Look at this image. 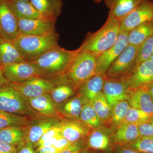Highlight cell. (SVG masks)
<instances>
[{"instance_id": "6da1fadb", "label": "cell", "mask_w": 153, "mask_h": 153, "mask_svg": "<svg viewBox=\"0 0 153 153\" xmlns=\"http://www.w3.org/2000/svg\"><path fill=\"white\" fill-rule=\"evenodd\" d=\"M76 53L60 46L50 49L36 60L30 62L35 66L41 77L56 79L66 73Z\"/></svg>"}, {"instance_id": "7a4b0ae2", "label": "cell", "mask_w": 153, "mask_h": 153, "mask_svg": "<svg viewBox=\"0 0 153 153\" xmlns=\"http://www.w3.org/2000/svg\"><path fill=\"white\" fill-rule=\"evenodd\" d=\"M120 33V22L108 16L100 29L94 33L87 34L77 49L90 52L97 57L114 45Z\"/></svg>"}, {"instance_id": "3957f363", "label": "cell", "mask_w": 153, "mask_h": 153, "mask_svg": "<svg viewBox=\"0 0 153 153\" xmlns=\"http://www.w3.org/2000/svg\"><path fill=\"white\" fill-rule=\"evenodd\" d=\"M59 37L56 31L44 36L19 34L13 44L27 62H32L59 46Z\"/></svg>"}, {"instance_id": "277c9868", "label": "cell", "mask_w": 153, "mask_h": 153, "mask_svg": "<svg viewBox=\"0 0 153 153\" xmlns=\"http://www.w3.org/2000/svg\"><path fill=\"white\" fill-rule=\"evenodd\" d=\"M97 57L90 52L76 49V53L65 74L60 79L79 87L96 74Z\"/></svg>"}, {"instance_id": "5b68a950", "label": "cell", "mask_w": 153, "mask_h": 153, "mask_svg": "<svg viewBox=\"0 0 153 153\" xmlns=\"http://www.w3.org/2000/svg\"><path fill=\"white\" fill-rule=\"evenodd\" d=\"M0 110L26 117L38 115L30 106L27 99L10 83L0 87Z\"/></svg>"}, {"instance_id": "8992f818", "label": "cell", "mask_w": 153, "mask_h": 153, "mask_svg": "<svg viewBox=\"0 0 153 153\" xmlns=\"http://www.w3.org/2000/svg\"><path fill=\"white\" fill-rule=\"evenodd\" d=\"M138 47L128 45L108 69L105 77L122 79L127 76L135 67Z\"/></svg>"}, {"instance_id": "52a82bcc", "label": "cell", "mask_w": 153, "mask_h": 153, "mask_svg": "<svg viewBox=\"0 0 153 153\" xmlns=\"http://www.w3.org/2000/svg\"><path fill=\"white\" fill-rule=\"evenodd\" d=\"M10 83L27 99L49 93L57 84L56 81L41 76L33 77L19 83Z\"/></svg>"}, {"instance_id": "ba28073f", "label": "cell", "mask_w": 153, "mask_h": 153, "mask_svg": "<svg viewBox=\"0 0 153 153\" xmlns=\"http://www.w3.org/2000/svg\"><path fill=\"white\" fill-rule=\"evenodd\" d=\"M0 34L4 40L13 43L19 35V19L12 10L10 0H0Z\"/></svg>"}, {"instance_id": "9c48e42d", "label": "cell", "mask_w": 153, "mask_h": 153, "mask_svg": "<svg viewBox=\"0 0 153 153\" xmlns=\"http://www.w3.org/2000/svg\"><path fill=\"white\" fill-rule=\"evenodd\" d=\"M153 20V1L143 0L127 16L120 22V32H129Z\"/></svg>"}, {"instance_id": "30bf717a", "label": "cell", "mask_w": 153, "mask_h": 153, "mask_svg": "<svg viewBox=\"0 0 153 153\" xmlns=\"http://www.w3.org/2000/svg\"><path fill=\"white\" fill-rule=\"evenodd\" d=\"M128 33V32L120 33L114 45L97 57L96 74L105 75L114 61L127 47Z\"/></svg>"}, {"instance_id": "8fae6325", "label": "cell", "mask_w": 153, "mask_h": 153, "mask_svg": "<svg viewBox=\"0 0 153 153\" xmlns=\"http://www.w3.org/2000/svg\"><path fill=\"white\" fill-rule=\"evenodd\" d=\"M130 91L127 82L124 78L105 77L102 92L111 108L119 102L128 100Z\"/></svg>"}, {"instance_id": "7c38bea8", "label": "cell", "mask_w": 153, "mask_h": 153, "mask_svg": "<svg viewBox=\"0 0 153 153\" xmlns=\"http://www.w3.org/2000/svg\"><path fill=\"white\" fill-rule=\"evenodd\" d=\"M57 19H19V34L27 36H44L55 31Z\"/></svg>"}, {"instance_id": "4fadbf2b", "label": "cell", "mask_w": 153, "mask_h": 153, "mask_svg": "<svg viewBox=\"0 0 153 153\" xmlns=\"http://www.w3.org/2000/svg\"><path fill=\"white\" fill-rule=\"evenodd\" d=\"M124 79L131 90L148 86L153 82V62L148 60L136 66Z\"/></svg>"}, {"instance_id": "5bb4252c", "label": "cell", "mask_w": 153, "mask_h": 153, "mask_svg": "<svg viewBox=\"0 0 153 153\" xmlns=\"http://www.w3.org/2000/svg\"><path fill=\"white\" fill-rule=\"evenodd\" d=\"M1 67L10 83H19L33 77L40 76L35 66L29 62L13 63Z\"/></svg>"}, {"instance_id": "9a60e30c", "label": "cell", "mask_w": 153, "mask_h": 153, "mask_svg": "<svg viewBox=\"0 0 153 153\" xmlns=\"http://www.w3.org/2000/svg\"><path fill=\"white\" fill-rule=\"evenodd\" d=\"M57 126L61 135L71 143L83 139L90 131L88 126L78 121H63Z\"/></svg>"}, {"instance_id": "2e32d148", "label": "cell", "mask_w": 153, "mask_h": 153, "mask_svg": "<svg viewBox=\"0 0 153 153\" xmlns=\"http://www.w3.org/2000/svg\"><path fill=\"white\" fill-rule=\"evenodd\" d=\"M143 0H104L109 9L108 16L120 22Z\"/></svg>"}, {"instance_id": "e0dca14e", "label": "cell", "mask_w": 153, "mask_h": 153, "mask_svg": "<svg viewBox=\"0 0 153 153\" xmlns=\"http://www.w3.org/2000/svg\"><path fill=\"white\" fill-rule=\"evenodd\" d=\"M128 100L132 107L153 115V100L148 86L131 90Z\"/></svg>"}, {"instance_id": "ac0fdd59", "label": "cell", "mask_w": 153, "mask_h": 153, "mask_svg": "<svg viewBox=\"0 0 153 153\" xmlns=\"http://www.w3.org/2000/svg\"><path fill=\"white\" fill-rule=\"evenodd\" d=\"M59 123V120L54 117H47L38 119L32 123L27 132L26 133L25 142L32 143L34 146L46 131Z\"/></svg>"}, {"instance_id": "d6986e66", "label": "cell", "mask_w": 153, "mask_h": 153, "mask_svg": "<svg viewBox=\"0 0 153 153\" xmlns=\"http://www.w3.org/2000/svg\"><path fill=\"white\" fill-rule=\"evenodd\" d=\"M10 1L12 10L18 19H54L41 14L30 2L17 0H10Z\"/></svg>"}, {"instance_id": "ffe728a7", "label": "cell", "mask_w": 153, "mask_h": 153, "mask_svg": "<svg viewBox=\"0 0 153 153\" xmlns=\"http://www.w3.org/2000/svg\"><path fill=\"white\" fill-rule=\"evenodd\" d=\"M27 100L32 109L37 113L46 117H54L57 109L49 93L46 94Z\"/></svg>"}, {"instance_id": "44dd1931", "label": "cell", "mask_w": 153, "mask_h": 153, "mask_svg": "<svg viewBox=\"0 0 153 153\" xmlns=\"http://www.w3.org/2000/svg\"><path fill=\"white\" fill-rule=\"evenodd\" d=\"M138 126L136 124L122 123L114 135V142L119 145H126L134 141L140 137Z\"/></svg>"}, {"instance_id": "7402d4cb", "label": "cell", "mask_w": 153, "mask_h": 153, "mask_svg": "<svg viewBox=\"0 0 153 153\" xmlns=\"http://www.w3.org/2000/svg\"><path fill=\"white\" fill-rule=\"evenodd\" d=\"M27 62L13 42L0 41V66L13 63Z\"/></svg>"}, {"instance_id": "603a6c76", "label": "cell", "mask_w": 153, "mask_h": 153, "mask_svg": "<svg viewBox=\"0 0 153 153\" xmlns=\"http://www.w3.org/2000/svg\"><path fill=\"white\" fill-rule=\"evenodd\" d=\"M105 75L96 74L82 84L79 88L87 102H90L102 91Z\"/></svg>"}, {"instance_id": "cb8c5ba5", "label": "cell", "mask_w": 153, "mask_h": 153, "mask_svg": "<svg viewBox=\"0 0 153 153\" xmlns=\"http://www.w3.org/2000/svg\"><path fill=\"white\" fill-rule=\"evenodd\" d=\"M30 2L41 14L57 19L62 13L63 0H31Z\"/></svg>"}, {"instance_id": "d4e9b609", "label": "cell", "mask_w": 153, "mask_h": 153, "mask_svg": "<svg viewBox=\"0 0 153 153\" xmlns=\"http://www.w3.org/2000/svg\"><path fill=\"white\" fill-rule=\"evenodd\" d=\"M153 35V20L140 25L129 31L128 45L138 47L145 40Z\"/></svg>"}, {"instance_id": "484cf974", "label": "cell", "mask_w": 153, "mask_h": 153, "mask_svg": "<svg viewBox=\"0 0 153 153\" xmlns=\"http://www.w3.org/2000/svg\"><path fill=\"white\" fill-rule=\"evenodd\" d=\"M23 129L20 127H9L0 130V142L16 146L23 145L26 138Z\"/></svg>"}, {"instance_id": "4316f807", "label": "cell", "mask_w": 153, "mask_h": 153, "mask_svg": "<svg viewBox=\"0 0 153 153\" xmlns=\"http://www.w3.org/2000/svg\"><path fill=\"white\" fill-rule=\"evenodd\" d=\"M59 79L63 82L61 83L60 80H57V85L49 93L55 104L63 103L74 94V86L63 79Z\"/></svg>"}, {"instance_id": "83f0119b", "label": "cell", "mask_w": 153, "mask_h": 153, "mask_svg": "<svg viewBox=\"0 0 153 153\" xmlns=\"http://www.w3.org/2000/svg\"><path fill=\"white\" fill-rule=\"evenodd\" d=\"M28 117L13 114L0 110V130L9 127L27 126L31 123Z\"/></svg>"}, {"instance_id": "f1b7e54d", "label": "cell", "mask_w": 153, "mask_h": 153, "mask_svg": "<svg viewBox=\"0 0 153 153\" xmlns=\"http://www.w3.org/2000/svg\"><path fill=\"white\" fill-rule=\"evenodd\" d=\"M89 102L101 121L105 120L109 117L112 111V108L108 102L102 91Z\"/></svg>"}, {"instance_id": "f546056e", "label": "cell", "mask_w": 153, "mask_h": 153, "mask_svg": "<svg viewBox=\"0 0 153 153\" xmlns=\"http://www.w3.org/2000/svg\"><path fill=\"white\" fill-rule=\"evenodd\" d=\"M87 145L88 147L91 149L105 151L109 147V138L103 132L94 130L89 135Z\"/></svg>"}, {"instance_id": "4dcf8cb0", "label": "cell", "mask_w": 153, "mask_h": 153, "mask_svg": "<svg viewBox=\"0 0 153 153\" xmlns=\"http://www.w3.org/2000/svg\"><path fill=\"white\" fill-rule=\"evenodd\" d=\"M83 105L81 100L75 97L60 105L57 110L67 117L79 118Z\"/></svg>"}, {"instance_id": "1f68e13d", "label": "cell", "mask_w": 153, "mask_h": 153, "mask_svg": "<svg viewBox=\"0 0 153 153\" xmlns=\"http://www.w3.org/2000/svg\"><path fill=\"white\" fill-rule=\"evenodd\" d=\"M79 118L81 122L88 126L97 128L101 124V120L89 102L83 105Z\"/></svg>"}, {"instance_id": "d6a6232c", "label": "cell", "mask_w": 153, "mask_h": 153, "mask_svg": "<svg viewBox=\"0 0 153 153\" xmlns=\"http://www.w3.org/2000/svg\"><path fill=\"white\" fill-rule=\"evenodd\" d=\"M153 115L130 106L127 111L122 123H126L140 125L149 121Z\"/></svg>"}, {"instance_id": "836d02e7", "label": "cell", "mask_w": 153, "mask_h": 153, "mask_svg": "<svg viewBox=\"0 0 153 153\" xmlns=\"http://www.w3.org/2000/svg\"><path fill=\"white\" fill-rule=\"evenodd\" d=\"M153 54V35L145 40L138 47L135 66L149 60Z\"/></svg>"}, {"instance_id": "e575fe53", "label": "cell", "mask_w": 153, "mask_h": 153, "mask_svg": "<svg viewBox=\"0 0 153 153\" xmlns=\"http://www.w3.org/2000/svg\"><path fill=\"white\" fill-rule=\"evenodd\" d=\"M142 153H153V137H140L130 143L124 145Z\"/></svg>"}, {"instance_id": "d590c367", "label": "cell", "mask_w": 153, "mask_h": 153, "mask_svg": "<svg viewBox=\"0 0 153 153\" xmlns=\"http://www.w3.org/2000/svg\"><path fill=\"white\" fill-rule=\"evenodd\" d=\"M128 101L123 100L119 102L112 107V120L116 124L122 123L129 108L130 107Z\"/></svg>"}, {"instance_id": "8d00e7d4", "label": "cell", "mask_w": 153, "mask_h": 153, "mask_svg": "<svg viewBox=\"0 0 153 153\" xmlns=\"http://www.w3.org/2000/svg\"><path fill=\"white\" fill-rule=\"evenodd\" d=\"M57 125L52 127V128H51L48 130L47 131H46L42 135V136L41 137L38 142L34 145L35 147L38 148L42 143H44L45 141L50 139L53 137L56 136L59 134L60 133V129Z\"/></svg>"}, {"instance_id": "74e56055", "label": "cell", "mask_w": 153, "mask_h": 153, "mask_svg": "<svg viewBox=\"0 0 153 153\" xmlns=\"http://www.w3.org/2000/svg\"><path fill=\"white\" fill-rule=\"evenodd\" d=\"M85 147V143L83 139L72 143L65 149L59 153H79Z\"/></svg>"}, {"instance_id": "f35d334b", "label": "cell", "mask_w": 153, "mask_h": 153, "mask_svg": "<svg viewBox=\"0 0 153 153\" xmlns=\"http://www.w3.org/2000/svg\"><path fill=\"white\" fill-rule=\"evenodd\" d=\"M140 137H153V123L147 122L139 125Z\"/></svg>"}, {"instance_id": "ab89813d", "label": "cell", "mask_w": 153, "mask_h": 153, "mask_svg": "<svg viewBox=\"0 0 153 153\" xmlns=\"http://www.w3.org/2000/svg\"><path fill=\"white\" fill-rule=\"evenodd\" d=\"M71 143H72L70 142L68 140L66 139L64 137H62L59 138V139L57 140L52 145V146H53L56 149L60 152L63 151V150L65 149Z\"/></svg>"}, {"instance_id": "60d3db41", "label": "cell", "mask_w": 153, "mask_h": 153, "mask_svg": "<svg viewBox=\"0 0 153 153\" xmlns=\"http://www.w3.org/2000/svg\"><path fill=\"white\" fill-rule=\"evenodd\" d=\"M19 146L0 142V153H17Z\"/></svg>"}, {"instance_id": "b9f144b4", "label": "cell", "mask_w": 153, "mask_h": 153, "mask_svg": "<svg viewBox=\"0 0 153 153\" xmlns=\"http://www.w3.org/2000/svg\"><path fill=\"white\" fill-rule=\"evenodd\" d=\"M17 153H36L34 149V146L32 143L25 142L24 145L19 146Z\"/></svg>"}, {"instance_id": "7bdbcfd3", "label": "cell", "mask_w": 153, "mask_h": 153, "mask_svg": "<svg viewBox=\"0 0 153 153\" xmlns=\"http://www.w3.org/2000/svg\"><path fill=\"white\" fill-rule=\"evenodd\" d=\"M63 137V136L61 135L60 132V133L59 134L57 135L56 136L53 137L50 139L44 141V143H42L37 148V149L44 147L52 146L57 140L59 139V138H60V137Z\"/></svg>"}, {"instance_id": "ee69618b", "label": "cell", "mask_w": 153, "mask_h": 153, "mask_svg": "<svg viewBox=\"0 0 153 153\" xmlns=\"http://www.w3.org/2000/svg\"><path fill=\"white\" fill-rule=\"evenodd\" d=\"M36 153H59L60 152L57 150L53 146L44 147L36 150Z\"/></svg>"}, {"instance_id": "f6af8a7d", "label": "cell", "mask_w": 153, "mask_h": 153, "mask_svg": "<svg viewBox=\"0 0 153 153\" xmlns=\"http://www.w3.org/2000/svg\"><path fill=\"white\" fill-rule=\"evenodd\" d=\"M117 153H142L124 145H120Z\"/></svg>"}, {"instance_id": "bcb514c9", "label": "cell", "mask_w": 153, "mask_h": 153, "mask_svg": "<svg viewBox=\"0 0 153 153\" xmlns=\"http://www.w3.org/2000/svg\"><path fill=\"white\" fill-rule=\"evenodd\" d=\"M9 83L10 82L4 75L2 69L0 66V87L9 84Z\"/></svg>"}, {"instance_id": "7dc6e473", "label": "cell", "mask_w": 153, "mask_h": 153, "mask_svg": "<svg viewBox=\"0 0 153 153\" xmlns=\"http://www.w3.org/2000/svg\"><path fill=\"white\" fill-rule=\"evenodd\" d=\"M150 93L153 100V82L148 86Z\"/></svg>"}, {"instance_id": "c3c4849f", "label": "cell", "mask_w": 153, "mask_h": 153, "mask_svg": "<svg viewBox=\"0 0 153 153\" xmlns=\"http://www.w3.org/2000/svg\"><path fill=\"white\" fill-rule=\"evenodd\" d=\"M79 153H93L88 150L87 148H85L84 149L82 150Z\"/></svg>"}, {"instance_id": "681fc988", "label": "cell", "mask_w": 153, "mask_h": 153, "mask_svg": "<svg viewBox=\"0 0 153 153\" xmlns=\"http://www.w3.org/2000/svg\"><path fill=\"white\" fill-rule=\"evenodd\" d=\"M104 0H94V2L97 4H99V3L101 2L102 1H103Z\"/></svg>"}, {"instance_id": "f907efd6", "label": "cell", "mask_w": 153, "mask_h": 153, "mask_svg": "<svg viewBox=\"0 0 153 153\" xmlns=\"http://www.w3.org/2000/svg\"><path fill=\"white\" fill-rule=\"evenodd\" d=\"M17 1H22L30 2L31 0H17Z\"/></svg>"}, {"instance_id": "816d5d0a", "label": "cell", "mask_w": 153, "mask_h": 153, "mask_svg": "<svg viewBox=\"0 0 153 153\" xmlns=\"http://www.w3.org/2000/svg\"><path fill=\"white\" fill-rule=\"evenodd\" d=\"M149 121L153 123V115L152 116V118H151L150 120Z\"/></svg>"}, {"instance_id": "f5cc1de1", "label": "cell", "mask_w": 153, "mask_h": 153, "mask_svg": "<svg viewBox=\"0 0 153 153\" xmlns=\"http://www.w3.org/2000/svg\"><path fill=\"white\" fill-rule=\"evenodd\" d=\"M150 60H151L153 62V54L152 55V57H151L150 59Z\"/></svg>"}, {"instance_id": "db71d44e", "label": "cell", "mask_w": 153, "mask_h": 153, "mask_svg": "<svg viewBox=\"0 0 153 153\" xmlns=\"http://www.w3.org/2000/svg\"><path fill=\"white\" fill-rule=\"evenodd\" d=\"M3 38H2L1 36V34H0V41H1L2 40H3Z\"/></svg>"}]
</instances>
